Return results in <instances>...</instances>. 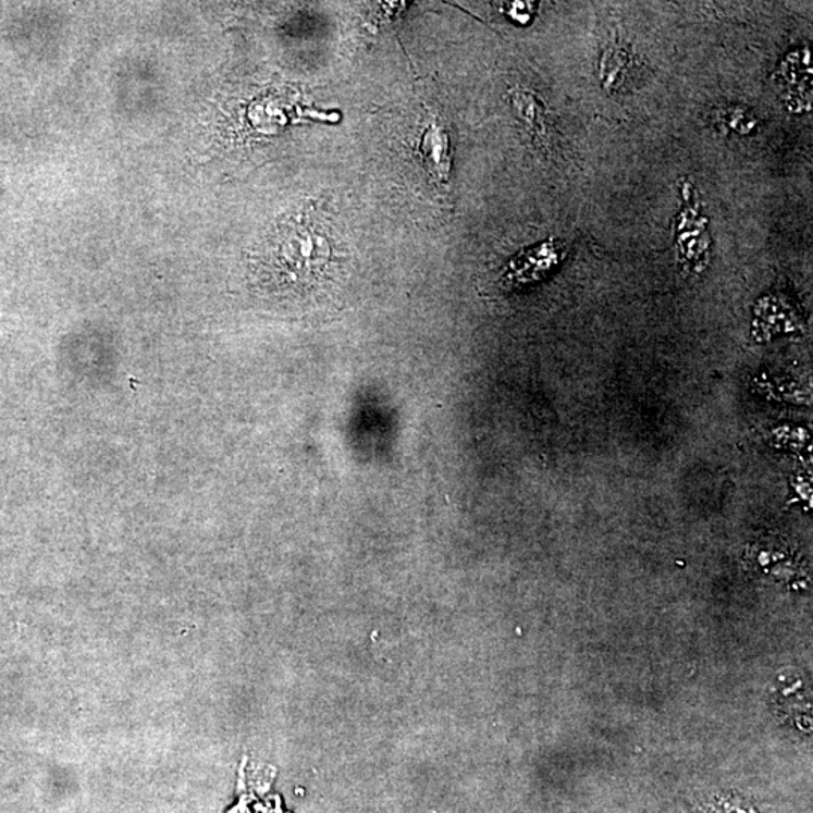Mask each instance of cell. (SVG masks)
<instances>
[{"instance_id":"6da1fadb","label":"cell","mask_w":813,"mask_h":813,"mask_svg":"<svg viewBox=\"0 0 813 813\" xmlns=\"http://www.w3.org/2000/svg\"><path fill=\"white\" fill-rule=\"evenodd\" d=\"M559 258L561 246L556 242L542 243L514 258L509 262L504 281L514 286L537 281L552 270L559 262Z\"/></svg>"},{"instance_id":"7a4b0ae2","label":"cell","mask_w":813,"mask_h":813,"mask_svg":"<svg viewBox=\"0 0 813 813\" xmlns=\"http://www.w3.org/2000/svg\"><path fill=\"white\" fill-rule=\"evenodd\" d=\"M419 152L431 178L447 183L452 167L451 137L442 124L433 123L427 128L420 139Z\"/></svg>"},{"instance_id":"3957f363","label":"cell","mask_w":813,"mask_h":813,"mask_svg":"<svg viewBox=\"0 0 813 813\" xmlns=\"http://www.w3.org/2000/svg\"><path fill=\"white\" fill-rule=\"evenodd\" d=\"M514 109L518 116L528 125L529 132L535 137L547 136V120H545L544 106L535 97L526 93H516L513 96Z\"/></svg>"},{"instance_id":"277c9868","label":"cell","mask_w":813,"mask_h":813,"mask_svg":"<svg viewBox=\"0 0 813 813\" xmlns=\"http://www.w3.org/2000/svg\"><path fill=\"white\" fill-rule=\"evenodd\" d=\"M631 66V59L626 50L608 49L601 58V81L607 88H619L623 86V74H628Z\"/></svg>"},{"instance_id":"5b68a950","label":"cell","mask_w":813,"mask_h":813,"mask_svg":"<svg viewBox=\"0 0 813 813\" xmlns=\"http://www.w3.org/2000/svg\"><path fill=\"white\" fill-rule=\"evenodd\" d=\"M532 3L516 2L510 3L508 8V14L517 22L526 23L529 22L530 11H532Z\"/></svg>"}]
</instances>
